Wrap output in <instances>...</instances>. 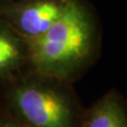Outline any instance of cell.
<instances>
[{
  "label": "cell",
  "mask_w": 127,
  "mask_h": 127,
  "mask_svg": "<svg viewBox=\"0 0 127 127\" xmlns=\"http://www.w3.org/2000/svg\"><path fill=\"white\" fill-rule=\"evenodd\" d=\"M82 127H127V100L116 88L85 109Z\"/></svg>",
  "instance_id": "cell-5"
},
{
  "label": "cell",
  "mask_w": 127,
  "mask_h": 127,
  "mask_svg": "<svg viewBox=\"0 0 127 127\" xmlns=\"http://www.w3.org/2000/svg\"><path fill=\"white\" fill-rule=\"evenodd\" d=\"M0 127H28L18 123L17 121H15L14 119H12L10 116L2 111V113L0 114Z\"/></svg>",
  "instance_id": "cell-6"
},
{
  "label": "cell",
  "mask_w": 127,
  "mask_h": 127,
  "mask_svg": "<svg viewBox=\"0 0 127 127\" xmlns=\"http://www.w3.org/2000/svg\"><path fill=\"white\" fill-rule=\"evenodd\" d=\"M28 68L27 41L0 18V87Z\"/></svg>",
  "instance_id": "cell-4"
},
{
  "label": "cell",
  "mask_w": 127,
  "mask_h": 127,
  "mask_svg": "<svg viewBox=\"0 0 127 127\" xmlns=\"http://www.w3.org/2000/svg\"><path fill=\"white\" fill-rule=\"evenodd\" d=\"M27 41L28 69L73 83L96 61L101 26L86 0H68L45 33Z\"/></svg>",
  "instance_id": "cell-1"
},
{
  "label": "cell",
  "mask_w": 127,
  "mask_h": 127,
  "mask_svg": "<svg viewBox=\"0 0 127 127\" xmlns=\"http://www.w3.org/2000/svg\"><path fill=\"white\" fill-rule=\"evenodd\" d=\"M68 0H0V18L25 39L43 34L62 15Z\"/></svg>",
  "instance_id": "cell-3"
},
{
  "label": "cell",
  "mask_w": 127,
  "mask_h": 127,
  "mask_svg": "<svg viewBox=\"0 0 127 127\" xmlns=\"http://www.w3.org/2000/svg\"><path fill=\"white\" fill-rule=\"evenodd\" d=\"M3 111L28 127H82L85 109L72 83L23 70L7 83Z\"/></svg>",
  "instance_id": "cell-2"
}]
</instances>
